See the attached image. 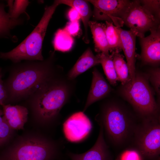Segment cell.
<instances>
[{"mask_svg":"<svg viewBox=\"0 0 160 160\" xmlns=\"http://www.w3.org/2000/svg\"><path fill=\"white\" fill-rule=\"evenodd\" d=\"M75 80L69 79L62 68L44 82L33 94L35 115L42 124H49L59 118L75 87Z\"/></svg>","mask_w":160,"mask_h":160,"instance_id":"1","label":"cell"},{"mask_svg":"<svg viewBox=\"0 0 160 160\" xmlns=\"http://www.w3.org/2000/svg\"><path fill=\"white\" fill-rule=\"evenodd\" d=\"M137 118L123 104L110 101L102 104L96 119L103 127L106 141L121 147L131 142Z\"/></svg>","mask_w":160,"mask_h":160,"instance_id":"2","label":"cell"},{"mask_svg":"<svg viewBox=\"0 0 160 160\" xmlns=\"http://www.w3.org/2000/svg\"><path fill=\"white\" fill-rule=\"evenodd\" d=\"M54 57L53 52L45 60L23 64L15 69L5 86L8 99L18 100L33 94L60 68L54 64Z\"/></svg>","mask_w":160,"mask_h":160,"instance_id":"3","label":"cell"},{"mask_svg":"<svg viewBox=\"0 0 160 160\" xmlns=\"http://www.w3.org/2000/svg\"><path fill=\"white\" fill-rule=\"evenodd\" d=\"M61 146L46 137L26 138L0 153V160H55Z\"/></svg>","mask_w":160,"mask_h":160,"instance_id":"4","label":"cell"},{"mask_svg":"<svg viewBox=\"0 0 160 160\" xmlns=\"http://www.w3.org/2000/svg\"><path fill=\"white\" fill-rule=\"evenodd\" d=\"M59 5L57 0H55L52 5L47 6L41 20L31 33L11 51L1 52L0 57L15 63L22 60H44L42 53L43 42L49 22Z\"/></svg>","mask_w":160,"mask_h":160,"instance_id":"5","label":"cell"},{"mask_svg":"<svg viewBox=\"0 0 160 160\" xmlns=\"http://www.w3.org/2000/svg\"><path fill=\"white\" fill-rule=\"evenodd\" d=\"M121 93L140 117L159 113V105L147 75L136 73L133 79L122 85Z\"/></svg>","mask_w":160,"mask_h":160,"instance_id":"6","label":"cell"},{"mask_svg":"<svg viewBox=\"0 0 160 160\" xmlns=\"http://www.w3.org/2000/svg\"><path fill=\"white\" fill-rule=\"evenodd\" d=\"M132 142L141 155L153 158L160 153V119L159 113L140 117Z\"/></svg>","mask_w":160,"mask_h":160,"instance_id":"7","label":"cell"},{"mask_svg":"<svg viewBox=\"0 0 160 160\" xmlns=\"http://www.w3.org/2000/svg\"><path fill=\"white\" fill-rule=\"evenodd\" d=\"M122 20L124 24L139 38L144 37L146 32L160 27V19L145 8L140 0L131 1Z\"/></svg>","mask_w":160,"mask_h":160,"instance_id":"8","label":"cell"},{"mask_svg":"<svg viewBox=\"0 0 160 160\" xmlns=\"http://www.w3.org/2000/svg\"><path fill=\"white\" fill-rule=\"evenodd\" d=\"M94 6L92 15L97 20L112 22L117 27H122V18L131 2L128 0H87Z\"/></svg>","mask_w":160,"mask_h":160,"instance_id":"9","label":"cell"},{"mask_svg":"<svg viewBox=\"0 0 160 160\" xmlns=\"http://www.w3.org/2000/svg\"><path fill=\"white\" fill-rule=\"evenodd\" d=\"M92 123L83 111L77 112L70 116L64 122L63 129L66 139L72 143L81 142L90 134Z\"/></svg>","mask_w":160,"mask_h":160,"instance_id":"10","label":"cell"},{"mask_svg":"<svg viewBox=\"0 0 160 160\" xmlns=\"http://www.w3.org/2000/svg\"><path fill=\"white\" fill-rule=\"evenodd\" d=\"M150 31L149 35L140 38L141 48L140 59L144 64L156 65L160 61V27Z\"/></svg>","mask_w":160,"mask_h":160,"instance_id":"11","label":"cell"},{"mask_svg":"<svg viewBox=\"0 0 160 160\" xmlns=\"http://www.w3.org/2000/svg\"><path fill=\"white\" fill-rule=\"evenodd\" d=\"M100 126L97 138L94 145L87 151L81 153L68 152L71 160H108L109 147L104 136L102 126Z\"/></svg>","mask_w":160,"mask_h":160,"instance_id":"12","label":"cell"},{"mask_svg":"<svg viewBox=\"0 0 160 160\" xmlns=\"http://www.w3.org/2000/svg\"><path fill=\"white\" fill-rule=\"evenodd\" d=\"M92 73L91 87L82 111L84 112L93 103L105 97L111 91L110 85L96 68H94Z\"/></svg>","mask_w":160,"mask_h":160,"instance_id":"13","label":"cell"},{"mask_svg":"<svg viewBox=\"0 0 160 160\" xmlns=\"http://www.w3.org/2000/svg\"><path fill=\"white\" fill-rule=\"evenodd\" d=\"M121 42L122 50L127 60L130 80L133 79L135 72V45L136 36L130 30L118 27Z\"/></svg>","mask_w":160,"mask_h":160,"instance_id":"14","label":"cell"},{"mask_svg":"<svg viewBox=\"0 0 160 160\" xmlns=\"http://www.w3.org/2000/svg\"><path fill=\"white\" fill-rule=\"evenodd\" d=\"M2 106L4 117L10 127L12 129H23L27 120V109L18 105L5 104Z\"/></svg>","mask_w":160,"mask_h":160,"instance_id":"15","label":"cell"},{"mask_svg":"<svg viewBox=\"0 0 160 160\" xmlns=\"http://www.w3.org/2000/svg\"><path fill=\"white\" fill-rule=\"evenodd\" d=\"M100 64L98 56H95L90 48H88L78 59L66 74L70 80H75L78 76L90 68Z\"/></svg>","mask_w":160,"mask_h":160,"instance_id":"16","label":"cell"},{"mask_svg":"<svg viewBox=\"0 0 160 160\" xmlns=\"http://www.w3.org/2000/svg\"><path fill=\"white\" fill-rule=\"evenodd\" d=\"M60 4H64L76 9L79 13L84 28V34L83 40L86 44H88V30L89 19L92 15V12L89 2L87 0H57Z\"/></svg>","mask_w":160,"mask_h":160,"instance_id":"17","label":"cell"},{"mask_svg":"<svg viewBox=\"0 0 160 160\" xmlns=\"http://www.w3.org/2000/svg\"><path fill=\"white\" fill-rule=\"evenodd\" d=\"M88 26L92 35L95 51L100 53L109 54L105 33V24L99 23L95 20H90Z\"/></svg>","mask_w":160,"mask_h":160,"instance_id":"18","label":"cell"},{"mask_svg":"<svg viewBox=\"0 0 160 160\" xmlns=\"http://www.w3.org/2000/svg\"><path fill=\"white\" fill-rule=\"evenodd\" d=\"M105 33L109 52L119 53L122 50L121 40L118 27L111 22L105 21Z\"/></svg>","mask_w":160,"mask_h":160,"instance_id":"19","label":"cell"},{"mask_svg":"<svg viewBox=\"0 0 160 160\" xmlns=\"http://www.w3.org/2000/svg\"><path fill=\"white\" fill-rule=\"evenodd\" d=\"M74 42L72 36L64 28L58 29L55 33L53 41L55 51L63 52L69 51Z\"/></svg>","mask_w":160,"mask_h":160,"instance_id":"20","label":"cell"},{"mask_svg":"<svg viewBox=\"0 0 160 160\" xmlns=\"http://www.w3.org/2000/svg\"><path fill=\"white\" fill-rule=\"evenodd\" d=\"M97 55L109 83L112 85H115L119 80L114 67L112 55L109 54L100 53Z\"/></svg>","mask_w":160,"mask_h":160,"instance_id":"21","label":"cell"},{"mask_svg":"<svg viewBox=\"0 0 160 160\" xmlns=\"http://www.w3.org/2000/svg\"><path fill=\"white\" fill-rule=\"evenodd\" d=\"M111 55L118 80L123 85L130 80L127 63L123 55L119 53H114Z\"/></svg>","mask_w":160,"mask_h":160,"instance_id":"22","label":"cell"},{"mask_svg":"<svg viewBox=\"0 0 160 160\" xmlns=\"http://www.w3.org/2000/svg\"><path fill=\"white\" fill-rule=\"evenodd\" d=\"M21 23L20 19L11 18L5 11L4 5L0 4V37L8 35L11 29Z\"/></svg>","mask_w":160,"mask_h":160,"instance_id":"23","label":"cell"},{"mask_svg":"<svg viewBox=\"0 0 160 160\" xmlns=\"http://www.w3.org/2000/svg\"><path fill=\"white\" fill-rule=\"evenodd\" d=\"M28 0H12L8 1L9 10L8 13L10 17L12 19H18L20 15L25 10L29 4Z\"/></svg>","mask_w":160,"mask_h":160,"instance_id":"24","label":"cell"},{"mask_svg":"<svg viewBox=\"0 0 160 160\" xmlns=\"http://www.w3.org/2000/svg\"><path fill=\"white\" fill-rule=\"evenodd\" d=\"M12 129L3 116V111L0 110V146L5 144L10 138Z\"/></svg>","mask_w":160,"mask_h":160,"instance_id":"25","label":"cell"},{"mask_svg":"<svg viewBox=\"0 0 160 160\" xmlns=\"http://www.w3.org/2000/svg\"><path fill=\"white\" fill-rule=\"evenodd\" d=\"M148 80L151 82L154 90L159 97L160 95V69L159 68L150 69L147 75Z\"/></svg>","mask_w":160,"mask_h":160,"instance_id":"26","label":"cell"},{"mask_svg":"<svg viewBox=\"0 0 160 160\" xmlns=\"http://www.w3.org/2000/svg\"><path fill=\"white\" fill-rule=\"evenodd\" d=\"M141 5L157 18H160V1L157 0H140Z\"/></svg>","mask_w":160,"mask_h":160,"instance_id":"27","label":"cell"},{"mask_svg":"<svg viewBox=\"0 0 160 160\" xmlns=\"http://www.w3.org/2000/svg\"><path fill=\"white\" fill-rule=\"evenodd\" d=\"M120 160H142L140 153L135 149H129L124 151L119 157Z\"/></svg>","mask_w":160,"mask_h":160,"instance_id":"28","label":"cell"},{"mask_svg":"<svg viewBox=\"0 0 160 160\" xmlns=\"http://www.w3.org/2000/svg\"><path fill=\"white\" fill-rule=\"evenodd\" d=\"M64 29L72 36H76L78 35L80 29L79 20L68 22Z\"/></svg>","mask_w":160,"mask_h":160,"instance_id":"29","label":"cell"},{"mask_svg":"<svg viewBox=\"0 0 160 160\" xmlns=\"http://www.w3.org/2000/svg\"><path fill=\"white\" fill-rule=\"evenodd\" d=\"M2 74L0 68V105L3 106L5 105L8 100V96L7 92L2 79Z\"/></svg>","mask_w":160,"mask_h":160,"instance_id":"30","label":"cell"},{"mask_svg":"<svg viewBox=\"0 0 160 160\" xmlns=\"http://www.w3.org/2000/svg\"><path fill=\"white\" fill-rule=\"evenodd\" d=\"M68 16L70 21L79 20L81 19L80 15L77 10L72 7L68 11Z\"/></svg>","mask_w":160,"mask_h":160,"instance_id":"31","label":"cell"},{"mask_svg":"<svg viewBox=\"0 0 160 160\" xmlns=\"http://www.w3.org/2000/svg\"><path fill=\"white\" fill-rule=\"evenodd\" d=\"M116 160H120L119 159V157L117 158V159Z\"/></svg>","mask_w":160,"mask_h":160,"instance_id":"32","label":"cell"}]
</instances>
